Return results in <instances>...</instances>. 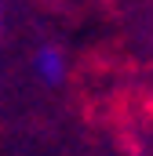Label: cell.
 <instances>
[{
    "label": "cell",
    "mask_w": 153,
    "mask_h": 156,
    "mask_svg": "<svg viewBox=\"0 0 153 156\" xmlns=\"http://www.w3.org/2000/svg\"><path fill=\"white\" fill-rule=\"evenodd\" d=\"M0 26H4V7H0Z\"/></svg>",
    "instance_id": "2"
},
{
    "label": "cell",
    "mask_w": 153,
    "mask_h": 156,
    "mask_svg": "<svg viewBox=\"0 0 153 156\" xmlns=\"http://www.w3.org/2000/svg\"><path fill=\"white\" fill-rule=\"evenodd\" d=\"M33 73H37L47 87H58L66 73H69V62H66V55L58 51V47H37V55H33Z\"/></svg>",
    "instance_id": "1"
}]
</instances>
